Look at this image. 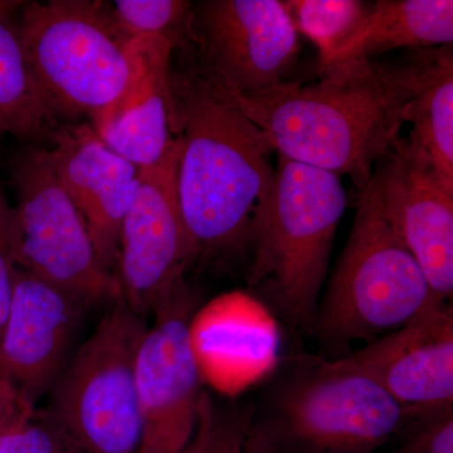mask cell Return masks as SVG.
<instances>
[{
  "mask_svg": "<svg viewBox=\"0 0 453 453\" xmlns=\"http://www.w3.org/2000/svg\"><path fill=\"white\" fill-rule=\"evenodd\" d=\"M179 207L199 256L251 252L275 166L262 131L201 65L170 70Z\"/></svg>",
  "mask_w": 453,
  "mask_h": 453,
  "instance_id": "1",
  "label": "cell"
},
{
  "mask_svg": "<svg viewBox=\"0 0 453 453\" xmlns=\"http://www.w3.org/2000/svg\"><path fill=\"white\" fill-rule=\"evenodd\" d=\"M426 52L349 62L320 74L318 82L292 81L259 96H234L279 157L347 175L360 192L401 138Z\"/></svg>",
  "mask_w": 453,
  "mask_h": 453,
  "instance_id": "2",
  "label": "cell"
},
{
  "mask_svg": "<svg viewBox=\"0 0 453 453\" xmlns=\"http://www.w3.org/2000/svg\"><path fill=\"white\" fill-rule=\"evenodd\" d=\"M407 419L347 357H286L251 405V432L267 453H374Z\"/></svg>",
  "mask_w": 453,
  "mask_h": 453,
  "instance_id": "3",
  "label": "cell"
},
{
  "mask_svg": "<svg viewBox=\"0 0 453 453\" xmlns=\"http://www.w3.org/2000/svg\"><path fill=\"white\" fill-rule=\"evenodd\" d=\"M438 299L418 262L387 217L374 174L357 192L350 234L311 329L327 350L380 338L410 323Z\"/></svg>",
  "mask_w": 453,
  "mask_h": 453,
  "instance_id": "4",
  "label": "cell"
},
{
  "mask_svg": "<svg viewBox=\"0 0 453 453\" xmlns=\"http://www.w3.org/2000/svg\"><path fill=\"white\" fill-rule=\"evenodd\" d=\"M347 205L338 175L277 157L273 192L250 252L249 280L292 329H311Z\"/></svg>",
  "mask_w": 453,
  "mask_h": 453,
  "instance_id": "5",
  "label": "cell"
},
{
  "mask_svg": "<svg viewBox=\"0 0 453 453\" xmlns=\"http://www.w3.org/2000/svg\"><path fill=\"white\" fill-rule=\"evenodd\" d=\"M18 31L29 70L56 118H96L130 76L127 42L96 3L55 0L23 5Z\"/></svg>",
  "mask_w": 453,
  "mask_h": 453,
  "instance_id": "6",
  "label": "cell"
},
{
  "mask_svg": "<svg viewBox=\"0 0 453 453\" xmlns=\"http://www.w3.org/2000/svg\"><path fill=\"white\" fill-rule=\"evenodd\" d=\"M146 330L119 297L50 390L47 412L82 453H139L135 363Z\"/></svg>",
  "mask_w": 453,
  "mask_h": 453,
  "instance_id": "7",
  "label": "cell"
},
{
  "mask_svg": "<svg viewBox=\"0 0 453 453\" xmlns=\"http://www.w3.org/2000/svg\"><path fill=\"white\" fill-rule=\"evenodd\" d=\"M16 192L14 259L20 270L88 305L115 303V273L98 258L85 219L50 166L46 149L26 148L11 163Z\"/></svg>",
  "mask_w": 453,
  "mask_h": 453,
  "instance_id": "8",
  "label": "cell"
},
{
  "mask_svg": "<svg viewBox=\"0 0 453 453\" xmlns=\"http://www.w3.org/2000/svg\"><path fill=\"white\" fill-rule=\"evenodd\" d=\"M190 33L198 64L234 96L292 82L300 33L280 0H204L193 5Z\"/></svg>",
  "mask_w": 453,
  "mask_h": 453,
  "instance_id": "9",
  "label": "cell"
},
{
  "mask_svg": "<svg viewBox=\"0 0 453 453\" xmlns=\"http://www.w3.org/2000/svg\"><path fill=\"white\" fill-rule=\"evenodd\" d=\"M177 148L162 162L139 169L138 189L121 226L116 280L135 314H155L186 285L198 257L177 193Z\"/></svg>",
  "mask_w": 453,
  "mask_h": 453,
  "instance_id": "10",
  "label": "cell"
},
{
  "mask_svg": "<svg viewBox=\"0 0 453 453\" xmlns=\"http://www.w3.org/2000/svg\"><path fill=\"white\" fill-rule=\"evenodd\" d=\"M196 299L186 285L155 312L136 354L139 453H183L196 425L201 365L193 342Z\"/></svg>",
  "mask_w": 453,
  "mask_h": 453,
  "instance_id": "11",
  "label": "cell"
},
{
  "mask_svg": "<svg viewBox=\"0 0 453 453\" xmlns=\"http://www.w3.org/2000/svg\"><path fill=\"white\" fill-rule=\"evenodd\" d=\"M393 228L438 299L453 296V192L412 138L396 139L374 170Z\"/></svg>",
  "mask_w": 453,
  "mask_h": 453,
  "instance_id": "12",
  "label": "cell"
},
{
  "mask_svg": "<svg viewBox=\"0 0 453 453\" xmlns=\"http://www.w3.org/2000/svg\"><path fill=\"white\" fill-rule=\"evenodd\" d=\"M85 303L17 267L0 336V378L35 407L68 363Z\"/></svg>",
  "mask_w": 453,
  "mask_h": 453,
  "instance_id": "13",
  "label": "cell"
},
{
  "mask_svg": "<svg viewBox=\"0 0 453 453\" xmlns=\"http://www.w3.org/2000/svg\"><path fill=\"white\" fill-rule=\"evenodd\" d=\"M347 357L408 413L453 405L451 301H438Z\"/></svg>",
  "mask_w": 453,
  "mask_h": 453,
  "instance_id": "14",
  "label": "cell"
},
{
  "mask_svg": "<svg viewBox=\"0 0 453 453\" xmlns=\"http://www.w3.org/2000/svg\"><path fill=\"white\" fill-rule=\"evenodd\" d=\"M50 140L52 148L46 150L56 178L85 219L98 258L112 273L139 169L110 150L91 125L58 127Z\"/></svg>",
  "mask_w": 453,
  "mask_h": 453,
  "instance_id": "15",
  "label": "cell"
},
{
  "mask_svg": "<svg viewBox=\"0 0 453 453\" xmlns=\"http://www.w3.org/2000/svg\"><path fill=\"white\" fill-rule=\"evenodd\" d=\"M452 0H380L368 9L347 40L318 62L319 76L349 62L377 59L395 50L452 46Z\"/></svg>",
  "mask_w": 453,
  "mask_h": 453,
  "instance_id": "16",
  "label": "cell"
},
{
  "mask_svg": "<svg viewBox=\"0 0 453 453\" xmlns=\"http://www.w3.org/2000/svg\"><path fill=\"white\" fill-rule=\"evenodd\" d=\"M25 3L0 0V133L27 142L50 139L58 119L33 79L18 31Z\"/></svg>",
  "mask_w": 453,
  "mask_h": 453,
  "instance_id": "17",
  "label": "cell"
},
{
  "mask_svg": "<svg viewBox=\"0 0 453 453\" xmlns=\"http://www.w3.org/2000/svg\"><path fill=\"white\" fill-rule=\"evenodd\" d=\"M417 142L453 192V52L452 46L426 52L421 81L405 109Z\"/></svg>",
  "mask_w": 453,
  "mask_h": 453,
  "instance_id": "18",
  "label": "cell"
},
{
  "mask_svg": "<svg viewBox=\"0 0 453 453\" xmlns=\"http://www.w3.org/2000/svg\"><path fill=\"white\" fill-rule=\"evenodd\" d=\"M94 130L110 150L136 168L157 165L177 148L172 127L170 82Z\"/></svg>",
  "mask_w": 453,
  "mask_h": 453,
  "instance_id": "19",
  "label": "cell"
},
{
  "mask_svg": "<svg viewBox=\"0 0 453 453\" xmlns=\"http://www.w3.org/2000/svg\"><path fill=\"white\" fill-rule=\"evenodd\" d=\"M183 453H267L251 432V405L217 401L203 389L195 434Z\"/></svg>",
  "mask_w": 453,
  "mask_h": 453,
  "instance_id": "20",
  "label": "cell"
},
{
  "mask_svg": "<svg viewBox=\"0 0 453 453\" xmlns=\"http://www.w3.org/2000/svg\"><path fill=\"white\" fill-rule=\"evenodd\" d=\"M193 4L183 0H118L110 16L125 41L160 35L174 50L192 47Z\"/></svg>",
  "mask_w": 453,
  "mask_h": 453,
  "instance_id": "21",
  "label": "cell"
},
{
  "mask_svg": "<svg viewBox=\"0 0 453 453\" xmlns=\"http://www.w3.org/2000/svg\"><path fill=\"white\" fill-rule=\"evenodd\" d=\"M300 35L318 50V62L338 49L365 16L369 3L360 0H285Z\"/></svg>",
  "mask_w": 453,
  "mask_h": 453,
  "instance_id": "22",
  "label": "cell"
},
{
  "mask_svg": "<svg viewBox=\"0 0 453 453\" xmlns=\"http://www.w3.org/2000/svg\"><path fill=\"white\" fill-rule=\"evenodd\" d=\"M0 453H82L44 410L23 408L0 432Z\"/></svg>",
  "mask_w": 453,
  "mask_h": 453,
  "instance_id": "23",
  "label": "cell"
},
{
  "mask_svg": "<svg viewBox=\"0 0 453 453\" xmlns=\"http://www.w3.org/2000/svg\"><path fill=\"white\" fill-rule=\"evenodd\" d=\"M392 453H453V405L408 413Z\"/></svg>",
  "mask_w": 453,
  "mask_h": 453,
  "instance_id": "24",
  "label": "cell"
},
{
  "mask_svg": "<svg viewBox=\"0 0 453 453\" xmlns=\"http://www.w3.org/2000/svg\"><path fill=\"white\" fill-rule=\"evenodd\" d=\"M17 265L14 259L13 208L0 192V336L4 329L14 291Z\"/></svg>",
  "mask_w": 453,
  "mask_h": 453,
  "instance_id": "25",
  "label": "cell"
},
{
  "mask_svg": "<svg viewBox=\"0 0 453 453\" xmlns=\"http://www.w3.org/2000/svg\"><path fill=\"white\" fill-rule=\"evenodd\" d=\"M27 405L28 404L20 398L14 387L9 381L0 378V432L7 427L9 423L13 421L14 417Z\"/></svg>",
  "mask_w": 453,
  "mask_h": 453,
  "instance_id": "26",
  "label": "cell"
}]
</instances>
